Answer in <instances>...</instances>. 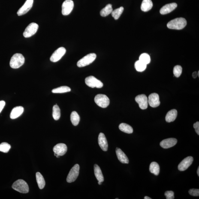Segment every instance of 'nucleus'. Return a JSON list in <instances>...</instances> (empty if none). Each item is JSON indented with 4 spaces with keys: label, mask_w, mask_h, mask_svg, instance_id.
<instances>
[{
    "label": "nucleus",
    "mask_w": 199,
    "mask_h": 199,
    "mask_svg": "<svg viewBox=\"0 0 199 199\" xmlns=\"http://www.w3.org/2000/svg\"><path fill=\"white\" fill-rule=\"evenodd\" d=\"M187 24V21L185 19L182 17L177 18L168 22L167 27L169 29L182 30L186 26Z\"/></svg>",
    "instance_id": "nucleus-1"
},
{
    "label": "nucleus",
    "mask_w": 199,
    "mask_h": 199,
    "mask_svg": "<svg viewBox=\"0 0 199 199\" xmlns=\"http://www.w3.org/2000/svg\"><path fill=\"white\" fill-rule=\"evenodd\" d=\"M25 58L22 54L16 53L12 57L10 62V67L13 69H17L25 63Z\"/></svg>",
    "instance_id": "nucleus-2"
},
{
    "label": "nucleus",
    "mask_w": 199,
    "mask_h": 199,
    "mask_svg": "<svg viewBox=\"0 0 199 199\" xmlns=\"http://www.w3.org/2000/svg\"><path fill=\"white\" fill-rule=\"evenodd\" d=\"M12 188L22 193H27L29 192V187L27 184L23 179H18L14 182L12 185Z\"/></svg>",
    "instance_id": "nucleus-3"
},
{
    "label": "nucleus",
    "mask_w": 199,
    "mask_h": 199,
    "mask_svg": "<svg viewBox=\"0 0 199 199\" xmlns=\"http://www.w3.org/2000/svg\"><path fill=\"white\" fill-rule=\"evenodd\" d=\"M96 58V55L95 54H89L78 61L77 67L81 68L89 65L94 62Z\"/></svg>",
    "instance_id": "nucleus-4"
},
{
    "label": "nucleus",
    "mask_w": 199,
    "mask_h": 199,
    "mask_svg": "<svg viewBox=\"0 0 199 199\" xmlns=\"http://www.w3.org/2000/svg\"><path fill=\"white\" fill-rule=\"evenodd\" d=\"M95 101L98 106L105 108L110 104V100L108 97L103 94H98L95 96Z\"/></svg>",
    "instance_id": "nucleus-5"
},
{
    "label": "nucleus",
    "mask_w": 199,
    "mask_h": 199,
    "mask_svg": "<svg viewBox=\"0 0 199 199\" xmlns=\"http://www.w3.org/2000/svg\"><path fill=\"white\" fill-rule=\"evenodd\" d=\"M85 82L87 86L92 88H101L103 86V83L101 81L92 76L87 77L85 79Z\"/></svg>",
    "instance_id": "nucleus-6"
},
{
    "label": "nucleus",
    "mask_w": 199,
    "mask_h": 199,
    "mask_svg": "<svg viewBox=\"0 0 199 199\" xmlns=\"http://www.w3.org/2000/svg\"><path fill=\"white\" fill-rule=\"evenodd\" d=\"M80 167L78 164H76L71 169L67 176V181L68 183L75 182L78 177Z\"/></svg>",
    "instance_id": "nucleus-7"
},
{
    "label": "nucleus",
    "mask_w": 199,
    "mask_h": 199,
    "mask_svg": "<svg viewBox=\"0 0 199 199\" xmlns=\"http://www.w3.org/2000/svg\"><path fill=\"white\" fill-rule=\"evenodd\" d=\"M38 25L37 23H32L28 25L25 28L23 35L25 38H29L33 35L38 30Z\"/></svg>",
    "instance_id": "nucleus-8"
},
{
    "label": "nucleus",
    "mask_w": 199,
    "mask_h": 199,
    "mask_svg": "<svg viewBox=\"0 0 199 199\" xmlns=\"http://www.w3.org/2000/svg\"><path fill=\"white\" fill-rule=\"evenodd\" d=\"M74 7V3L72 0H66L62 4V14L64 16L69 14Z\"/></svg>",
    "instance_id": "nucleus-9"
},
{
    "label": "nucleus",
    "mask_w": 199,
    "mask_h": 199,
    "mask_svg": "<svg viewBox=\"0 0 199 199\" xmlns=\"http://www.w3.org/2000/svg\"><path fill=\"white\" fill-rule=\"evenodd\" d=\"M66 52V50L65 48L63 47L59 48L52 54L50 58V61L54 62H58L65 54Z\"/></svg>",
    "instance_id": "nucleus-10"
},
{
    "label": "nucleus",
    "mask_w": 199,
    "mask_h": 199,
    "mask_svg": "<svg viewBox=\"0 0 199 199\" xmlns=\"http://www.w3.org/2000/svg\"><path fill=\"white\" fill-rule=\"evenodd\" d=\"M135 101L138 103L139 107L142 110L147 108L148 105V101L147 96L145 95H140L137 96L135 98Z\"/></svg>",
    "instance_id": "nucleus-11"
},
{
    "label": "nucleus",
    "mask_w": 199,
    "mask_h": 199,
    "mask_svg": "<svg viewBox=\"0 0 199 199\" xmlns=\"http://www.w3.org/2000/svg\"><path fill=\"white\" fill-rule=\"evenodd\" d=\"M193 160V158L192 156L187 157L179 164L178 167V169L180 171H185L191 165Z\"/></svg>",
    "instance_id": "nucleus-12"
},
{
    "label": "nucleus",
    "mask_w": 199,
    "mask_h": 199,
    "mask_svg": "<svg viewBox=\"0 0 199 199\" xmlns=\"http://www.w3.org/2000/svg\"><path fill=\"white\" fill-rule=\"evenodd\" d=\"M34 0H27L25 4L17 12L19 16L23 15L27 13L32 8Z\"/></svg>",
    "instance_id": "nucleus-13"
},
{
    "label": "nucleus",
    "mask_w": 199,
    "mask_h": 199,
    "mask_svg": "<svg viewBox=\"0 0 199 199\" xmlns=\"http://www.w3.org/2000/svg\"><path fill=\"white\" fill-rule=\"evenodd\" d=\"M148 103L151 107L156 108L160 105V101L159 96L156 93L151 94L148 98Z\"/></svg>",
    "instance_id": "nucleus-14"
},
{
    "label": "nucleus",
    "mask_w": 199,
    "mask_h": 199,
    "mask_svg": "<svg viewBox=\"0 0 199 199\" xmlns=\"http://www.w3.org/2000/svg\"><path fill=\"white\" fill-rule=\"evenodd\" d=\"M53 151L56 155L62 156L66 153L67 151V147L66 145L64 143H59L54 147Z\"/></svg>",
    "instance_id": "nucleus-15"
},
{
    "label": "nucleus",
    "mask_w": 199,
    "mask_h": 199,
    "mask_svg": "<svg viewBox=\"0 0 199 199\" xmlns=\"http://www.w3.org/2000/svg\"><path fill=\"white\" fill-rule=\"evenodd\" d=\"M177 140L176 138H170L163 140L160 143V145L163 148L168 149L172 147L177 143Z\"/></svg>",
    "instance_id": "nucleus-16"
},
{
    "label": "nucleus",
    "mask_w": 199,
    "mask_h": 199,
    "mask_svg": "<svg viewBox=\"0 0 199 199\" xmlns=\"http://www.w3.org/2000/svg\"><path fill=\"white\" fill-rule=\"evenodd\" d=\"M177 7V4L175 3L166 4L161 7L160 10V12L161 14H168L174 10Z\"/></svg>",
    "instance_id": "nucleus-17"
},
{
    "label": "nucleus",
    "mask_w": 199,
    "mask_h": 199,
    "mask_svg": "<svg viewBox=\"0 0 199 199\" xmlns=\"http://www.w3.org/2000/svg\"><path fill=\"white\" fill-rule=\"evenodd\" d=\"M98 143L102 150L104 151H107L108 148L107 139L103 133H100L98 136Z\"/></svg>",
    "instance_id": "nucleus-18"
},
{
    "label": "nucleus",
    "mask_w": 199,
    "mask_h": 199,
    "mask_svg": "<svg viewBox=\"0 0 199 199\" xmlns=\"http://www.w3.org/2000/svg\"><path fill=\"white\" fill-rule=\"evenodd\" d=\"M116 153L119 161L122 164H128L129 161L128 157L122 150L117 148L116 149Z\"/></svg>",
    "instance_id": "nucleus-19"
},
{
    "label": "nucleus",
    "mask_w": 199,
    "mask_h": 199,
    "mask_svg": "<svg viewBox=\"0 0 199 199\" xmlns=\"http://www.w3.org/2000/svg\"><path fill=\"white\" fill-rule=\"evenodd\" d=\"M24 110L23 107L22 106H17L14 108L10 113V118L12 119L17 118L23 114Z\"/></svg>",
    "instance_id": "nucleus-20"
},
{
    "label": "nucleus",
    "mask_w": 199,
    "mask_h": 199,
    "mask_svg": "<svg viewBox=\"0 0 199 199\" xmlns=\"http://www.w3.org/2000/svg\"><path fill=\"white\" fill-rule=\"evenodd\" d=\"M177 116V111L176 109H173L169 111L166 115L165 119L167 122H174Z\"/></svg>",
    "instance_id": "nucleus-21"
},
{
    "label": "nucleus",
    "mask_w": 199,
    "mask_h": 199,
    "mask_svg": "<svg viewBox=\"0 0 199 199\" xmlns=\"http://www.w3.org/2000/svg\"><path fill=\"white\" fill-rule=\"evenodd\" d=\"M94 173L98 181L103 182L104 181V176L102 173L101 170L98 164L94 165Z\"/></svg>",
    "instance_id": "nucleus-22"
},
{
    "label": "nucleus",
    "mask_w": 199,
    "mask_h": 199,
    "mask_svg": "<svg viewBox=\"0 0 199 199\" xmlns=\"http://www.w3.org/2000/svg\"><path fill=\"white\" fill-rule=\"evenodd\" d=\"M153 3L151 0H143L141 6V9L145 12L149 11L152 8Z\"/></svg>",
    "instance_id": "nucleus-23"
},
{
    "label": "nucleus",
    "mask_w": 199,
    "mask_h": 199,
    "mask_svg": "<svg viewBox=\"0 0 199 199\" xmlns=\"http://www.w3.org/2000/svg\"><path fill=\"white\" fill-rule=\"evenodd\" d=\"M37 182L39 188L40 189H42L45 186L46 182L42 175L40 172H37L36 174Z\"/></svg>",
    "instance_id": "nucleus-24"
},
{
    "label": "nucleus",
    "mask_w": 199,
    "mask_h": 199,
    "mask_svg": "<svg viewBox=\"0 0 199 199\" xmlns=\"http://www.w3.org/2000/svg\"><path fill=\"white\" fill-rule=\"evenodd\" d=\"M149 171L156 176H158L160 172V167L158 163L152 162L149 167Z\"/></svg>",
    "instance_id": "nucleus-25"
},
{
    "label": "nucleus",
    "mask_w": 199,
    "mask_h": 199,
    "mask_svg": "<svg viewBox=\"0 0 199 199\" xmlns=\"http://www.w3.org/2000/svg\"><path fill=\"white\" fill-rule=\"evenodd\" d=\"M113 11L111 4H109L106 6L100 12V15L102 17H106L112 13Z\"/></svg>",
    "instance_id": "nucleus-26"
},
{
    "label": "nucleus",
    "mask_w": 199,
    "mask_h": 199,
    "mask_svg": "<svg viewBox=\"0 0 199 199\" xmlns=\"http://www.w3.org/2000/svg\"><path fill=\"white\" fill-rule=\"evenodd\" d=\"M119 129L123 132L127 134H132L133 132V129L131 126L125 123H122L119 125Z\"/></svg>",
    "instance_id": "nucleus-27"
},
{
    "label": "nucleus",
    "mask_w": 199,
    "mask_h": 199,
    "mask_svg": "<svg viewBox=\"0 0 199 199\" xmlns=\"http://www.w3.org/2000/svg\"><path fill=\"white\" fill-rule=\"evenodd\" d=\"M71 91V88L69 87L62 86L52 90V92L54 93H62L69 92Z\"/></svg>",
    "instance_id": "nucleus-28"
},
{
    "label": "nucleus",
    "mask_w": 199,
    "mask_h": 199,
    "mask_svg": "<svg viewBox=\"0 0 199 199\" xmlns=\"http://www.w3.org/2000/svg\"><path fill=\"white\" fill-rule=\"evenodd\" d=\"M80 118L77 112L74 111L71 115V120L72 124L74 126H77L80 122Z\"/></svg>",
    "instance_id": "nucleus-29"
},
{
    "label": "nucleus",
    "mask_w": 199,
    "mask_h": 199,
    "mask_svg": "<svg viewBox=\"0 0 199 199\" xmlns=\"http://www.w3.org/2000/svg\"><path fill=\"white\" fill-rule=\"evenodd\" d=\"M146 66H147V65L146 64L141 62L139 60L136 61L135 64V69L137 71L140 72L144 71L146 68Z\"/></svg>",
    "instance_id": "nucleus-30"
},
{
    "label": "nucleus",
    "mask_w": 199,
    "mask_h": 199,
    "mask_svg": "<svg viewBox=\"0 0 199 199\" xmlns=\"http://www.w3.org/2000/svg\"><path fill=\"white\" fill-rule=\"evenodd\" d=\"M52 116L55 120H58L61 117V110L59 106L55 105L53 106Z\"/></svg>",
    "instance_id": "nucleus-31"
},
{
    "label": "nucleus",
    "mask_w": 199,
    "mask_h": 199,
    "mask_svg": "<svg viewBox=\"0 0 199 199\" xmlns=\"http://www.w3.org/2000/svg\"><path fill=\"white\" fill-rule=\"evenodd\" d=\"M124 10V7H121L114 10H113L111 13L112 16L115 20H118L123 12Z\"/></svg>",
    "instance_id": "nucleus-32"
},
{
    "label": "nucleus",
    "mask_w": 199,
    "mask_h": 199,
    "mask_svg": "<svg viewBox=\"0 0 199 199\" xmlns=\"http://www.w3.org/2000/svg\"><path fill=\"white\" fill-rule=\"evenodd\" d=\"M139 60L147 65L151 62V57L148 54L143 53L140 55Z\"/></svg>",
    "instance_id": "nucleus-33"
},
{
    "label": "nucleus",
    "mask_w": 199,
    "mask_h": 199,
    "mask_svg": "<svg viewBox=\"0 0 199 199\" xmlns=\"http://www.w3.org/2000/svg\"><path fill=\"white\" fill-rule=\"evenodd\" d=\"M11 148V146L9 143H3L0 144V151L1 152L7 153L9 151Z\"/></svg>",
    "instance_id": "nucleus-34"
},
{
    "label": "nucleus",
    "mask_w": 199,
    "mask_h": 199,
    "mask_svg": "<svg viewBox=\"0 0 199 199\" xmlns=\"http://www.w3.org/2000/svg\"><path fill=\"white\" fill-rule=\"evenodd\" d=\"M182 72V68L181 66L177 65L173 69V74L176 77H179Z\"/></svg>",
    "instance_id": "nucleus-35"
},
{
    "label": "nucleus",
    "mask_w": 199,
    "mask_h": 199,
    "mask_svg": "<svg viewBox=\"0 0 199 199\" xmlns=\"http://www.w3.org/2000/svg\"><path fill=\"white\" fill-rule=\"evenodd\" d=\"M167 199H173L174 198V193L173 191H167L164 193Z\"/></svg>",
    "instance_id": "nucleus-36"
},
{
    "label": "nucleus",
    "mask_w": 199,
    "mask_h": 199,
    "mask_svg": "<svg viewBox=\"0 0 199 199\" xmlns=\"http://www.w3.org/2000/svg\"><path fill=\"white\" fill-rule=\"evenodd\" d=\"M189 193L190 195L193 196L198 197L199 196V190L196 189H191L189 190Z\"/></svg>",
    "instance_id": "nucleus-37"
},
{
    "label": "nucleus",
    "mask_w": 199,
    "mask_h": 199,
    "mask_svg": "<svg viewBox=\"0 0 199 199\" xmlns=\"http://www.w3.org/2000/svg\"><path fill=\"white\" fill-rule=\"evenodd\" d=\"M193 127L195 129V132L197 134L199 135V122H198L194 123Z\"/></svg>",
    "instance_id": "nucleus-38"
},
{
    "label": "nucleus",
    "mask_w": 199,
    "mask_h": 199,
    "mask_svg": "<svg viewBox=\"0 0 199 199\" xmlns=\"http://www.w3.org/2000/svg\"><path fill=\"white\" fill-rule=\"evenodd\" d=\"M5 105V102L4 101H0V113H1V111L3 109Z\"/></svg>",
    "instance_id": "nucleus-39"
},
{
    "label": "nucleus",
    "mask_w": 199,
    "mask_h": 199,
    "mask_svg": "<svg viewBox=\"0 0 199 199\" xmlns=\"http://www.w3.org/2000/svg\"><path fill=\"white\" fill-rule=\"evenodd\" d=\"M192 76L194 78H196L197 77V76H198V73L197 72H194L193 73Z\"/></svg>",
    "instance_id": "nucleus-40"
},
{
    "label": "nucleus",
    "mask_w": 199,
    "mask_h": 199,
    "mask_svg": "<svg viewBox=\"0 0 199 199\" xmlns=\"http://www.w3.org/2000/svg\"><path fill=\"white\" fill-rule=\"evenodd\" d=\"M152 198H150V197H148V196H146L144 197V199H151Z\"/></svg>",
    "instance_id": "nucleus-41"
},
{
    "label": "nucleus",
    "mask_w": 199,
    "mask_h": 199,
    "mask_svg": "<svg viewBox=\"0 0 199 199\" xmlns=\"http://www.w3.org/2000/svg\"><path fill=\"white\" fill-rule=\"evenodd\" d=\"M197 174H198V176H199V167H198V170H197Z\"/></svg>",
    "instance_id": "nucleus-42"
},
{
    "label": "nucleus",
    "mask_w": 199,
    "mask_h": 199,
    "mask_svg": "<svg viewBox=\"0 0 199 199\" xmlns=\"http://www.w3.org/2000/svg\"><path fill=\"white\" fill-rule=\"evenodd\" d=\"M98 185H101V184H102V182H99V181H98Z\"/></svg>",
    "instance_id": "nucleus-43"
},
{
    "label": "nucleus",
    "mask_w": 199,
    "mask_h": 199,
    "mask_svg": "<svg viewBox=\"0 0 199 199\" xmlns=\"http://www.w3.org/2000/svg\"><path fill=\"white\" fill-rule=\"evenodd\" d=\"M56 156L57 158H59V157H60L61 156H60L58 155H56Z\"/></svg>",
    "instance_id": "nucleus-44"
},
{
    "label": "nucleus",
    "mask_w": 199,
    "mask_h": 199,
    "mask_svg": "<svg viewBox=\"0 0 199 199\" xmlns=\"http://www.w3.org/2000/svg\"><path fill=\"white\" fill-rule=\"evenodd\" d=\"M199 72L198 71V76H199Z\"/></svg>",
    "instance_id": "nucleus-45"
}]
</instances>
